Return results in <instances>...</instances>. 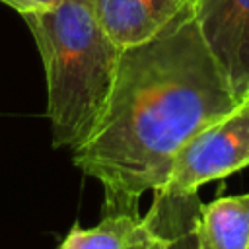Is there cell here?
Segmentation results:
<instances>
[{
    "label": "cell",
    "mask_w": 249,
    "mask_h": 249,
    "mask_svg": "<svg viewBox=\"0 0 249 249\" xmlns=\"http://www.w3.org/2000/svg\"><path fill=\"white\" fill-rule=\"evenodd\" d=\"M4 4H8L10 8H14L16 12L29 14V12H39V10H47L51 6H54L58 0H0Z\"/></svg>",
    "instance_id": "30bf717a"
},
{
    "label": "cell",
    "mask_w": 249,
    "mask_h": 249,
    "mask_svg": "<svg viewBox=\"0 0 249 249\" xmlns=\"http://www.w3.org/2000/svg\"><path fill=\"white\" fill-rule=\"evenodd\" d=\"M202 202L198 191H154L142 220L160 235L163 249H202L198 235Z\"/></svg>",
    "instance_id": "8992f818"
},
{
    "label": "cell",
    "mask_w": 249,
    "mask_h": 249,
    "mask_svg": "<svg viewBox=\"0 0 249 249\" xmlns=\"http://www.w3.org/2000/svg\"><path fill=\"white\" fill-rule=\"evenodd\" d=\"M126 249H163V245H161L160 235L140 218L128 239Z\"/></svg>",
    "instance_id": "9c48e42d"
},
{
    "label": "cell",
    "mask_w": 249,
    "mask_h": 249,
    "mask_svg": "<svg viewBox=\"0 0 249 249\" xmlns=\"http://www.w3.org/2000/svg\"><path fill=\"white\" fill-rule=\"evenodd\" d=\"M23 19L45 68L53 146L74 150L105 107L123 49L101 27L91 0H58Z\"/></svg>",
    "instance_id": "7a4b0ae2"
},
{
    "label": "cell",
    "mask_w": 249,
    "mask_h": 249,
    "mask_svg": "<svg viewBox=\"0 0 249 249\" xmlns=\"http://www.w3.org/2000/svg\"><path fill=\"white\" fill-rule=\"evenodd\" d=\"M105 33L121 49L140 45L165 29L193 0H91Z\"/></svg>",
    "instance_id": "5b68a950"
},
{
    "label": "cell",
    "mask_w": 249,
    "mask_h": 249,
    "mask_svg": "<svg viewBox=\"0 0 249 249\" xmlns=\"http://www.w3.org/2000/svg\"><path fill=\"white\" fill-rule=\"evenodd\" d=\"M138 220V214H103L93 228L76 224L58 249H126Z\"/></svg>",
    "instance_id": "ba28073f"
},
{
    "label": "cell",
    "mask_w": 249,
    "mask_h": 249,
    "mask_svg": "<svg viewBox=\"0 0 249 249\" xmlns=\"http://www.w3.org/2000/svg\"><path fill=\"white\" fill-rule=\"evenodd\" d=\"M198 235L202 249H249V193L202 204Z\"/></svg>",
    "instance_id": "52a82bcc"
},
{
    "label": "cell",
    "mask_w": 249,
    "mask_h": 249,
    "mask_svg": "<svg viewBox=\"0 0 249 249\" xmlns=\"http://www.w3.org/2000/svg\"><path fill=\"white\" fill-rule=\"evenodd\" d=\"M195 19L233 95L249 93V0H193Z\"/></svg>",
    "instance_id": "277c9868"
},
{
    "label": "cell",
    "mask_w": 249,
    "mask_h": 249,
    "mask_svg": "<svg viewBox=\"0 0 249 249\" xmlns=\"http://www.w3.org/2000/svg\"><path fill=\"white\" fill-rule=\"evenodd\" d=\"M237 103L189 6L121 51L105 107L72 150L74 165L101 183L103 214H138V198L167 183L179 150Z\"/></svg>",
    "instance_id": "6da1fadb"
},
{
    "label": "cell",
    "mask_w": 249,
    "mask_h": 249,
    "mask_svg": "<svg viewBox=\"0 0 249 249\" xmlns=\"http://www.w3.org/2000/svg\"><path fill=\"white\" fill-rule=\"evenodd\" d=\"M249 165V93L226 115L198 130L177 154L161 189L198 191Z\"/></svg>",
    "instance_id": "3957f363"
}]
</instances>
